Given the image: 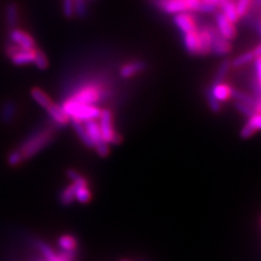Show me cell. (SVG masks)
I'll use <instances>...</instances> for the list:
<instances>
[{"label": "cell", "instance_id": "obj_1", "mask_svg": "<svg viewBox=\"0 0 261 261\" xmlns=\"http://www.w3.org/2000/svg\"><path fill=\"white\" fill-rule=\"evenodd\" d=\"M54 136L55 132L53 128L38 129L31 133L18 147V149L22 153L24 161L33 158L39 151H42L46 146L51 143Z\"/></svg>", "mask_w": 261, "mask_h": 261}, {"label": "cell", "instance_id": "obj_2", "mask_svg": "<svg viewBox=\"0 0 261 261\" xmlns=\"http://www.w3.org/2000/svg\"><path fill=\"white\" fill-rule=\"evenodd\" d=\"M62 109L68 114V117L81 122H86L89 120H96L99 118L101 110L94 105H83L72 100L69 97L62 105Z\"/></svg>", "mask_w": 261, "mask_h": 261}, {"label": "cell", "instance_id": "obj_3", "mask_svg": "<svg viewBox=\"0 0 261 261\" xmlns=\"http://www.w3.org/2000/svg\"><path fill=\"white\" fill-rule=\"evenodd\" d=\"M201 0H158L159 9L168 14L199 12Z\"/></svg>", "mask_w": 261, "mask_h": 261}, {"label": "cell", "instance_id": "obj_4", "mask_svg": "<svg viewBox=\"0 0 261 261\" xmlns=\"http://www.w3.org/2000/svg\"><path fill=\"white\" fill-rule=\"evenodd\" d=\"M84 125L86 127L88 136L92 141L93 148L96 150V152L99 154L101 158L108 157L110 153V147L109 144L102 138L98 122H96V120H89L84 122Z\"/></svg>", "mask_w": 261, "mask_h": 261}, {"label": "cell", "instance_id": "obj_5", "mask_svg": "<svg viewBox=\"0 0 261 261\" xmlns=\"http://www.w3.org/2000/svg\"><path fill=\"white\" fill-rule=\"evenodd\" d=\"M98 119H99V123H98V125H99L100 133L102 135L103 140L109 145L120 144L122 142V136L119 135L113 127L111 110H109V109L102 110Z\"/></svg>", "mask_w": 261, "mask_h": 261}, {"label": "cell", "instance_id": "obj_6", "mask_svg": "<svg viewBox=\"0 0 261 261\" xmlns=\"http://www.w3.org/2000/svg\"><path fill=\"white\" fill-rule=\"evenodd\" d=\"M102 95V91L99 86L97 85H87L83 88H81L79 92L70 98L79 103L83 105H95L100 100Z\"/></svg>", "mask_w": 261, "mask_h": 261}, {"label": "cell", "instance_id": "obj_7", "mask_svg": "<svg viewBox=\"0 0 261 261\" xmlns=\"http://www.w3.org/2000/svg\"><path fill=\"white\" fill-rule=\"evenodd\" d=\"M211 35V53L216 56H225L232 51V44L230 40L220 35L215 25H208Z\"/></svg>", "mask_w": 261, "mask_h": 261}, {"label": "cell", "instance_id": "obj_8", "mask_svg": "<svg viewBox=\"0 0 261 261\" xmlns=\"http://www.w3.org/2000/svg\"><path fill=\"white\" fill-rule=\"evenodd\" d=\"M36 246L40 255L46 261H74L76 258V255L69 254V252L65 251H60L59 254H56L50 246H48L47 244L43 242H37Z\"/></svg>", "mask_w": 261, "mask_h": 261}, {"label": "cell", "instance_id": "obj_9", "mask_svg": "<svg viewBox=\"0 0 261 261\" xmlns=\"http://www.w3.org/2000/svg\"><path fill=\"white\" fill-rule=\"evenodd\" d=\"M9 38L12 44L16 45L22 49H28V50H31V49L36 48L35 39L33 38L29 33H27L25 31H22L18 28L10 30Z\"/></svg>", "mask_w": 261, "mask_h": 261}, {"label": "cell", "instance_id": "obj_10", "mask_svg": "<svg viewBox=\"0 0 261 261\" xmlns=\"http://www.w3.org/2000/svg\"><path fill=\"white\" fill-rule=\"evenodd\" d=\"M216 28L220 33V35L227 40H232L236 37V33L238 32H236L235 23L228 20L222 12H219L216 15Z\"/></svg>", "mask_w": 261, "mask_h": 261}, {"label": "cell", "instance_id": "obj_11", "mask_svg": "<svg viewBox=\"0 0 261 261\" xmlns=\"http://www.w3.org/2000/svg\"><path fill=\"white\" fill-rule=\"evenodd\" d=\"M173 22L183 34H186V33H190L198 29L196 19L194 18L192 13L189 12L174 14Z\"/></svg>", "mask_w": 261, "mask_h": 261}, {"label": "cell", "instance_id": "obj_12", "mask_svg": "<svg viewBox=\"0 0 261 261\" xmlns=\"http://www.w3.org/2000/svg\"><path fill=\"white\" fill-rule=\"evenodd\" d=\"M18 107L13 100H5L0 105V122L5 125H9L14 121L16 117Z\"/></svg>", "mask_w": 261, "mask_h": 261}, {"label": "cell", "instance_id": "obj_13", "mask_svg": "<svg viewBox=\"0 0 261 261\" xmlns=\"http://www.w3.org/2000/svg\"><path fill=\"white\" fill-rule=\"evenodd\" d=\"M260 125H261L260 113L256 112L252 114L251 117H249L247 123L242 127L240 132L241 138H243V140H248L249 137H251L255 133L258 132L260 129Z\"/></svg>", "mask_w": 261, "mask_h": 261}, {"label": "cell", "instance_id": "obj_14", "mask_svg": "<svg viewBox=\"0 0 261 261\" xmlns=\"http://www.w3.org/2000/svg\"><path fill=\"white\" fill-rule=\"evenodd\" d=\"M5 21L9 30L15 29L19 23V6L14 2H10L5 8Z\"/></svg>", "mask_w": 261, "mask_h": 261}, {"label": "cell", "instance_id": "obj_15", "mask_svg": "<svg viewBox=\"0 0 261 261\" xmlns=\"http://www.w3.org/2000/svg\"><path fill=\"white\" fill-rule=\"evenodd\" d=\"M50 118L56 122L57 124L59 125H67L69 124V122L71 121L70 118L68 117V114L64 112V110L62 109V107H60L59 105H57L55 102H53L49 107L46 109Z\"/></svg>", "mask_w": 261, "mask_h": 261}, {"label": "cell", "instance_id": "obj_16", "mask_svg": "<svg viewBox=\"0 0 261 261\" xmlns=\"http://www.w3.org/2000/svg\"><path fill=\"white\" fill-rule=\"evenodd\" d=\"M198 30L186 33L184 34V46L185 49L192 56H198L199 54V40H198Z\"/></svg>", "mask_w": 261, "mask_h": 261}, {"label": "cell", "instance_id": "obj_17", "mask_svg": "<svg viewBox=\"0 0 261 261\" xmlns=\"http://www.w3.org/2000/svg\"><path fill=\"white\" fill-rule=\"evenodd\" d=\"M198 40H199V54L198 56H207L211 54V35L208 25L202 27L198 30Z\"/></svg>", "mask_w": 261, "mask_h": 261}, {"label": "cell", "instance_id": "obj_18", "mask_svg": "<svg viewBox=\"0 0 261 261\" xmlns=\"http://www.w3.org/2000/svg\"><path fill=\"white\" fill-rule=\"evenodd\" d=\"M34 51L35 49H20L19 51H16L13 56L10 57V60L14 65L18 67H22V65H27L33 63V59H34Z\"/></svg>", "mask_w": 261, "mask_h": 261}, {"label": "cell", "instance_id": "obj_19", "mask_svg": "<svg viewBox=\"0 0 261 261\" xmlns=\"http://www.w3.org/2000/svg\"><path fill=\"white\" fill-rule=\"evenodd\" d=\"M145 68H146V64L143 61L128 62L120 69V76L122 79H130L137 75L138 73L144 71Z\"/></svg>", "mask_w": 261, "mask_h": 261}, {"label": "cell", "instance_id": "obj_20", "mask_svg": "<svg viewBox=\"0 0 261 261\" xmlns=\"http://www.w3.org/2000/svg\"><path fill=\"white\" fill-rule=\"evenodd\" d=\"M231 97H233L236 101L244 102L251 106L252 108H255L256 112H260V99H258V98H255L254 96H250L246 93L241 92L239 89H232Z\"/></svg>", "mask_w": 261, "mask_h": 261}, {"label": "cell", "instance_id": "obj_21", "mask_svg": "<svg viewBox=\"0 0 261 261\" xmlns=\"http://www.w3.org/2000/svg\"><path fill=\"white\" fill-rule=\"evenodd\" d=\"M261 54V47L257 46L255 49H252V50H249L247 53H245L243 55H240L236 57V58L231 62V65L233 67H243L244 64H247L251 61H254L258 57H260Z\"/></svg>", "mask_w": 261, "mask_h": 261}, {"label": "cell", "instance_id": "obj_22", "mask_svg": "<svg viewBox=\"0 0 261 261\" xmlns=\"http://www.w3.org/2000/svg\"><path fill=\"white\" fill-rule=\"evenodd\" d=\"M209 92L211 93L212 96L216 98L217 100L221 102V101H225L227 99H230L231 94H232V88L230 87V85L224 84L222 82V83H220V84L212 85L211 88L209 89Z\"/></svg>", "mask_w": 261, "mask_h": 261}, {"label": "cell", "instance_id": "obj_23", "mask_svg": "<svg viewBox=\"0 0 261 261\" xmlns=\"http://www.w3.org/2000/svg\"><path fill=\"white\" fill-rule=\"evenodd\" d=\"M71 123H72L73 128H74V130H75L76 135L81 140V142L83 143L87 147V148H93V144H92L91 138H89V136H88L86 127L84 125V122L71 119Z\"/></svg>", "mask_w": 261, "mask_h": 261}, {"label": "cell", "instance_id": "obj_24", "mask_svg": "<svg viewBox=\"0 0 261 261\" xmlns=\"http://www.w3.org/2000/svg\"><path fill=\"white\" fill-rule=\"evenodd\" d=\"M219 8H221L222 13L233 23H236L241 19L239 16L238 10H236V5L234 0H221Z\"/></svg>", "mask_w": 261, "mask_h": 261}, {"label": "cell", "instance_id": "obj_25", "mask_svg": "<svg viewBox=\"0 0 261 261\" xmlns=\"http://www.w3.org/2000/svg\"><path fill=\"white\" fill-rule=\"evenodd\" d=\"M59 247L61 251L69 252V254L76 255L77 252V241L72 235H61L58 240Z\"/></svg>", "mask_w": 261, "mask_h": 261}, {"label": "cell", "instance_id": "obj_26", "mask_svg": "<svg viewBox=\"0 0 261 261\" xmlns=\"http://www.w3.org/2000/svg\"><path fill=\"white\" fill-rule=\"evenodd\" d=\"M31 97L44 109H47L49 106L54 102L47 93H45L43 89H40L39 87H36V86L31 89Z\"/></svg>", "mask_w": 261, "mask_h": 261}, {"label": "cell", "instance_id": "obj_27", "mask_svg": "<svg viewBox=\"0 0 261 261\" xmlns=\"http://www.w3.org/2000/svg\"><path fill=\"white\" fill-rule=\"evenodd\" d=\"M75 189L76 186L73 183L68 185L65 189H63V191L60 193V196H59V200L62 205L69 206L75 201Z\"/></svg>", "mask_w": 261, "mask_h": 261}, {"label": "cell", "instance_id": "obj_28", "mask_svg": "<svg viewBox=\"0 0 261 261\" xmlns=\"http://www.w3.org/2000/svg\"><path fill=\"white\" fill-rule=\"evenodd\" d=\"M33 64H34L38 70L44 71V70L48 69V67H49V59H48V57L46 56V54L42 50V49L35 48L34 59H33Z\"/></svg>", "mask_w": 261, "mask_h": 261}, {"label": "cell", "instance_id": "obj_29", "mask_svg": "<svg viewBox=\"0 0 261 261\" xmlns=\"http://www.w3.org/2000/svg\"><path fill=\"white\" fill-rule=\"evenodd\" d=\"M230 68H231V61L223 60L221 63H220L212 85H217V84L222 83L223 80L225 79L226 74L228 73V70H230Z\"/></svg>", "mask_w": 261, "mask_h": 261}, {"label": "cell", "instance_id": "obj_30", "mask_svg": "<svg viewBox=\"0 0 261 261\" xmlns=\"http://www.w3.org/2000/svg\"><path fill=\"white\" fill-rule=\"evenodd\" d=\"M24 162L22 153L20 152V150L18 148H15L13 150H11L7 156V163L8 166L11 168H16L21 166L22 163Z\"/></svg>", "mask_w": 261, "mask_h": 261}, {"label": "cell", "instance_id": "obj_31", "mask_svg": "<svg viewBox=\"0 0 261 261\" xmlns=\"http://www.w3.org/2000/svg\"><path fill=\"white\" fill-rule=\"evenodd\" d=\"M251 4H252V0H238V2L235 3L236 10H238L240 18H244V16L247 15L251 7Z\"/></svg>", "mask_w": 261, "mask_h": 261}, {"label": "cell", "instance_id": "obj_32", "mask_svg": "<svg viewBox=\"0 0 261 261\" xmlns=\"http://www.w3.org/2000/svg\"><path fill=\"white\" fill-rule=\"evenodd\" d=\"M73 6H74V15L79 16L80 19L85 18L87 13L85 0H73Z\"/></svg>", "mask_w": 261, "mask_h": 261}, {"label": "cell", "instance_id": "obj_33", "mask_svg": "<svg viewBox=\"0 0 261 261\" xmlns=\"http://www.w3.org/2000/svg\"><path fill=\"white\" fill-rule=\"evenodd\" d=\"M234 107L238 109V111H240L242 114H244V116H246V117H251L252 114L254 113H256V110H255V108H252L251 106H249V105H246V103H244V102H240V101H235L234 102ZM260 113V112H259Z\"/></svg>", "mask_w": 261, "mask_h": 261}, {"label": "cell", "instance_id": "obj_34", "mask_svg": "<svg viewBox=\"0 0 261 261\" xmlns=\"http://www.w3.org/2000/svg\"><path fill=\"white\" fill-rule=\"evenodd\" d=\"M62 11L67 19H72L74 16V6H73V0H63L62 3Z\"/></svg>", "mask_w": 261, "mask_h": 261}, {"label": "cell", "instance_id": "obj_35", "mask_svg": "<svg viewBox=\"0 0 261 261\" xmlns=\"http://www.w3.org/2000/svg\"><path fill=\"white\" fill-rule=\"evenodd\" d=\"M207 100H208V106L211 109V111L220 112V110H221V102L217 100L216 98L211 95V93L209 91L207 92Z\"/></svg>", "mask_w": 261, "mask_h": 261}, {"label": "cell", "instance_id": "obj_36", "mask_svg": "<svg viewBox=\"0 0 261 261\" xmlns=\"http://www.w3.org/2000/svg\"><path fill=\"white\" fill-rule=\"evenodd\" d=\"M37 261H46V260H45V259H44V258H40V259H38V260H37Z\"/></svg>", "mask_w": 261, "mask_h": 261}, {"label": "cell", "instance_id": "obj_37", "mask_svg": "<svg viewBox=\"0 0 261 261\" xmlns=\"http://www.w3.org/2000/svg\"><path fill=\"white\" fill-rule=\"evenodd\" d=\"M120 261H132V260H126V259H123V260H120Z\"/></svg>", "mask_w": 261, "mask_h": 261}]
</instances>
